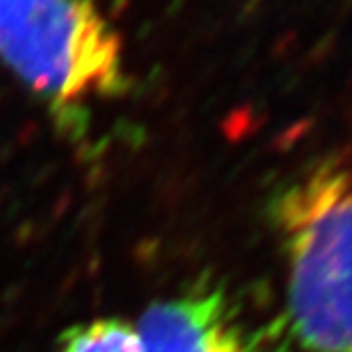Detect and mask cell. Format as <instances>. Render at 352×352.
<instances>
[{"label": "cell", "mask_w": 352, "mask_h": 352, "mask_svg": "<svg viewBox=\"0 0 352 352\" xmlns=\"http://www.w3.org/2000/svg\"><path fill=\"white\" fill-rule=\"evenodd\" d=\"M270 219L285 261L283 352H352V168L301 172Z\"/></svg>", "instance_id": "cell-1"}, {"label": "cell", "mask_w": 352, "mask_h": 352, "mask_svg": "<svg viewBox=\"0 0 352 352\" xmlns=\"http://www.w3.org/2000/svg\"><path fill=\"white\" fill-rule=\"evenodd\" d=\"M58 352H144V346L136 322L96 318L68 329L60 340Z\"/></svg>", "instance_id": "cell-4"}, {"label": "cell", "mask_w": 352, "mask_h": 352, "mask_svg": "<svg viewBox=\"0 0 352 352\" xmlns=\"http://www.w3.org/2000/svg\"><path fill=\"white\" fill-rule=\"evenodd\" d=\"M136 327L144 352H261L232 297L212 283L153 301Z\"/></svg>", "instance_id": "cell-3"}, {"label": "cell", "mask_w": 352, "mask_h": 352, "mask_svg": "<svg viewBox=\"0 0 352 352\" xmlns=\"http://www.w3.org/2000/svg\"><path fill=\"white\" fill-rule=\"evenodd\" d=\"M0 64L66 125L128 91L123 41L100 0H0Z\"/></svg>", "instance_id": "cell-2"}]
</instances>
